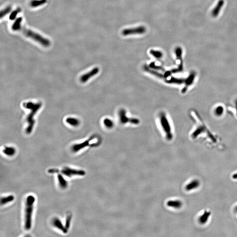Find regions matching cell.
<instances>
[{
	"label": "cell",
	"instance_id": "6da1fadb",
	"mask_svg": "<svg viewBox=\"0 0 237 237\" xmlns=\"http://www.w3.org/2000/svg\"><path fill=\"white\" fill-rule=\"evenodd\" d=\"M23 107L26 109L30 110V112L28 114L26 118V121L27 123V126L26 130V132L27 134H30L33 131L35 124V120L34 119V116L37 113L42 106L41 102H29L23 103Z\"/></svg>",
	"mask_w": 237,
	"mask_h": 237
},
{
	"label": "cell",
	"instance_id": "7a4b0ae2",
	"mask_svg": "<svg viewBox=\"0 0 237 237\" xmlns=\"http://www.w3.org/2000/svg\"><path fill=\"white\" fill-rule=\"evenodd\" d=\"M35 200L34 197L33 195H29L26 199L25 215V228L26 230H30L31 228L32 217Z\"/></svg>",
	"mask_w": 237,
	"mask_h": 237
},
{
	"label": "cell",
	"instance_id": "3957f363",
	"mask_svg": "<svg viewBox=\"0 0 237 237\" xmlns=\"http://www.w3.org/2000/svg\"><path fill=\"white\" fill-rule=\"evenodd\" d=\"M20 30L22 31L23 34L26 36L33 39L35 41L40 43L44 46L49 47L50 45L51 42L49 40L33 31L22 27H21Z\"/></svg>",
	"mask_w": 237,
	"mask_h": 237
},
{
	"label": "cell",
	"instance_id": "277c9868",
	"mask_svg": "<svg viewBox=\"0 0 237 237\" xmlns=\"http://www.w3.org/2000/svg\"><path fill=\"white\" fill-rule=\"evenodd\" d=\"M160 122L161 126L165 133L167 139L169 140H171L173 139V135L171 126L165 113H161L160 114Z\"/></svg>",
	"mask_w": 237,
	"mask_h": 237
},
{
	"label": "cell",
	"instance_id": "5b68a950",
	"mask_svg": "<svg viewBox=\"0 0 237 237\" xmlns=\"http://www.w3.org/2000/svg\"><path fill=\"white\" fill-rule=\"evenodd\" d=\"M60 172L69 178H71L74 176H84L86 174L84 170H77L68 167H65L62 169Z\"/></svg>",
	"mask_w": 237,
	"mask_h": 237
},
{
	"label": "cell",
	"instance_id": "8992f818",
	"mask_svg": "<svg viewBox=\"0 0 237 237\" xmlns=\"http://www.w3.org/2000/svg\"><path fill=\"white\" fill-rule=\"evenodd\" d=\"M146 28L144 26H139L135 28L125 29L122 31V34L125 36L132 35L142 34L145 33Z\"/></svg>",
	"mask_w": 237,
	"mask_h": 237
},
{
	"label": "cell",
	"instance_id": "52a82bcc",
	"mask_svg": "<svg viewBox=\"0 0 237 237\" xmlns=\"http://www.w3.org/2000/svg\"><path fill=\"white\" fill-rule=\"evenodd\" d=\"M99 72V69L98 67L93 68L88 73H86L80 77V80L82 83H85L88 81L90 78L96 75Z\"/></svg>",
	"mask_w": 237,
	"mask_h": 237
},
{
	"label": "cell",
	"instance_id": "ba28073f",
	"mask_svg": "<svg viewBox=\"0 0 237 237\" xmlns=\"http://www.w3.org/2000/svg\"><path fill=\"white\" fill-rule=\"evenodd\" d=\"M94 137H90V138L87 140L81 143L80 144H76L73 145L72 147V150L74 153L79 152L80 150H82L84 148H86L87 146H88L90 144V142L91 140L94 139Z\"/></svg>",
	"mask_w": 237,
	"mask_h": 237
},
{
	"label": "cell",
	"instance_id": "9c48e42d",
	"mask_svg": "<svg viewBox=\"0 0 237 237\" xmlns=\"http://www.w3.org/2000/svg\"><path fill=\"white\" fill-rule=\"evenodd\" d=\"M118 115L120 123L123 124H125L128 123H130L131 118H129L126 115V111L124 109H120L118 113Z\"/></svg>",
	"mask_w": 237,
	"mask_h": 237
},
{
	"label": "cell",
	"instance_id": "30bf717a",
	"mask_svg": "<svg viewBox=\"0 0 237 237\" xmlns=\"http://www.w3.org/2000/svg\"><path fill=\"white\" fill-rule=\"evenodd\" d=\"M52 224L53 226L58 228L59 230L61 231L64 233H66L68 232V230L66 229L65 226H63L61 221L58 218H55L52 220Z\"/></svg>",
	"mask_w": 237,
	"mask_h": 237
},
{
	"label": "cell",
	"instance_id": "8fae6325",
	"mask_svg": "<svg viewBox=\"0 0 237 237\" xmlns=\"http://www.w3.org/2000/svg\"><path fill=\"white\" fill-rule=\"evenodd\" d=\"M200 186V182L198 180H194L191 182L189 183L186 187L185 189L186 191H190L196 189Z\"/></svg>",
	"mask_w": 237,
	"mask_h": 237
},
{
	"label": "cell",
	"instance_id": "7c38bea8",
	"mask_svg": "<svg viewBox=\"0 0 237 237\" xmlns=\"http://www.w3.org/2000/svg\"><path fill=\"white\" fill-rule=\"evenodd\" d=\"M195 74L194 73H192L187 78L186 80L184 81L185 83V87L182 89L183 93L186 92L187 90V88L189 86L191 85L194 81V78H195Z\"/></svg>",
	"mask_w": 237,
	"mask_h": 237
},
{
	"label": "cell",
	"instance_id": "4fadbf2b",
	"mask_svg": "<svg viewBox=\"0 0 237 237\" xmlns=\"http://www.w3.org/2000/svg\"><path fill=\"white\" fill-rule=\"evenodd\" d=\"M224 5V1L223 0H219L218 2L217 6L213 9L212 12V15L213 17H216L219 14L220 10Z\"/></svg>",
	"mask_w": 237,
	"mask_h": 237
},
{
	"label": "cell",
	"instance_id": "5bb4252c",
	"mask_svg": "<svg viewBox=\"0 0 237 237\" xmlns=\"http://www.w3.org/2000/svg\"><path fill=\"white\" fill-rule=\"evenodd\" d=\"M211 215V212L205 211L199 218V222L201 224H204L207 222Z\"/></svg>",
	"mask_w": 237,
	"mask_h": 237
},
{
	"label": "cell",
	"instance_id": "9a60e30c",
	"mask_svg": "<svg viewBox=\"0 0 237 237\" xmlns=\"http://www.w3.org/2000/svg\"><path fill=\"white\" fill-rule=\"evenodd\" d=\"M167 205L170 207L180 209L182 207V203L179 200H170L167 203Z\"/></svg>",
	"mask_w": 237,
	"mask_h": 237
},
{
	"label": "cell",
	"instance_id": "2e32d148",
	"mask_svg": "<svg viewBox=\"0 0 237 237\" xmlns=\"http://www.w3.org/2000/svg\"><path fill=\"white\" fill-rule=\"evenodd\" d=\"M65 121L67 124H69L71 126H74V127L78 126L80 124V121L78 119L73 118V117H68L66 119Z\"/></svg>",
	"mask_w": 237,
	"mask_h": 237
},
{
	"label": "cell",
	"instance_id": "e0dca14e",
	"mask_svg": "<svg viewBox=\"0 0 237 237\" xmlns=\"http://www.w3.org/2000/svg\"><path fill=\"white\" fill-rule=\"evenodd\" d=\"M184 81L185 80H184L183 79H179V78H175L174 77H171V78L165 80V82L167 83L178 84H180L183 83V82L184 83Z\"/></svg>",
	"mask_w": 237,
	"mask_h": 237
},
{
	"label": "cell",
	"instance_id": "ac0fdd59",
	"mask_svg": "<svg viewBox=\"0 0 237 237\" xmlns=\"http://www.w3.org/2000/svg\"><path fill=\"white\" fill-rule=\"evenodd\" d=\"M58 179L60 187L62 189L66 188L68 186V182L60 174H58Z\"/></svg>",
	"mask_w": 237,
	"mask_h": 237
},
{
	"label": "cell",
	"instance_id": "d6986e66",
	"mask_svg": "<svg viewBox=\"0 0 237 237\" xmlns=\"http://www.w3.org/2000/svg\"><path fill=\"white\" fill-rule=\"evenodd\" d=\"M3 152L7 156H11L16 153V150L15 148L12 147H5L3 150Z\"/></svg>",
	"mask_w": 237,
	"mask_h": 237
},
{
	"label": "cell",
	"instance_id": "ffe728a7",
	"mask_svg": "<svg viewBox=\"0 0 237 237\" xmlns=\"http://www.w3.org/2000/svg\"><path fill=\"white\" fill-rule=\"evenodd\" d=\"M22 17H19L17 20H16L13 24L12 26V29L14 31H19L21 28L22 22Z\"/></svg>",
	"mask_w": 237,
	"mask_h": 237
},
{
	"label": "cell",
	"instance_id": "44dd1931",
	"mask_svg": "<svg viewBox=\"0 0 237 237\" xmlns=\"http://www.w3.org/2000/svg\"><path fill=\"white\" fill-rule=\"evenodd\" d=\"M47 0H32L30 2L31 6L32 7H37L45 4Z\"/></svg>",
	"mask_w": 237,
	"mask_h": 237
},
{
	"label": "cell",
	"instance_id": "7402d4cb",
	"mask_svg": "<svg viewBox=\"0 0 237 237\" xmlns=\"http://www.w3.org/2000/svg\"><path fill=\"white\" fill-rule=\"evenodd\" d=\"M14 199V197L12 195L2 197V198H1V205H3L6 204L8 203H10V202L13 201Z\"/></svg>",
	"mask_w": 237,
	"mask_h": 237
},
{
	"label": "cell",
	"instance_id": "603a6c76",
	"mask_svg": "<svg viewBox=\"0 0 237 237\" xmlns=\"http://www.w3.org/2000/svg\"><path fill=\"white\" fill-rule=\"evenodd\" d=\"M150 53L153 56L157 59H160L163 57V54L162 52L160 51L154 50H151L150 51Z\"/></svg>",
	"mask_w": 237,
	"mask_h": 237
},
{
	"label": "cell",
	"instance_id": "cb8c5ba5",
	"mask_svg": "<svg viewBox=\"0 0 237 237\" xmlns=\"http://www.w3.org/2000/svg\"><path fill=\"white\" fill-rule=\"evenodd\" d=\"M103 124L105 127L108 129H112L113 128L114 124L113 121L109 118H105L104 120Z\"/></svg>",
	"mask_w": 237,
	"mask_h": 237
},
{
	"label": "cell",
	"instance_id": "d4e9b609",
	"mask_svg": "<svg viewBox=\"0 0 237 237\" xmlns=\"http://www.w3.org/2000/svg\"><path fill=\"white\" fill-rule=\"evenodd\" d=\"M144 70H145L147 71V72L150 73V74H152L155 76H157V77H159V78H163V75L158 73V72H155V71L153 70H151L150 68H148V67H144Z\"/></svg>",
	"mask_w": 237,
	"mask_h": 237
},
{
	"label": "cell",
	"instance_id": "484cf974",
	"mask_svg": "<svg viewBox=\"0 0 237 237\" xmlns=\"http://www.w3.org/2000/svg\"><path fill=\"white\" fill-rule=\"evenodd\" d=\"M21 9L20 8H18L12 11L9 16V19L11 20H15L17 15L20 12Z\"/></svg>",
	"mask_w": 237,
	"mask_h": 237
},
{
	"label": "cell",
	"instance_id": "4316f807",
	"mask_svg": "<svg viewBox=\"0 0 237 237\" xmlns=\"http://www.w3.org/2000/svg\"><path fill=\"white\" fill-rule=\"evenodd\" d=\"M72 219V215L70 213H69L67 215L66 217V220H65V227L66 229L68 230L70 225L71 221Z\"/></svg>",
	"mask_w": 237,
	"mask_h": 237
},
{
	"label": "cell",
	"instance_id": "83f0119b",
	"mask_svg": "<svg viewBox=\"0 0 237 237\" xmlns=\"http://www.w3.org/2000/svg\"><path fill=\"white\" fill-rule=\"evenodd\" d=\"M11 10V7L10 6L7 7L5 8L4 9L2 10L1 11V14H0V16H1V18H2L4 17L5 15L8 14L10 11Z\"/></svg>",
	"mask_w": 237,
	"mask_h": 237
},
{
	"label": "cell",
	"instance_id": "f1b7e54d",
	"mask_svg": "<svg viewBox=\"0 0 237 237\" xmlns=\"http://www.w3.org/2000/svg\"><path fill=\"white\" fill-rule=\"evenodd\" d=\"M182 51L180 47H178L175 49V54H176L177 58L179 60H182Z\"/></svg>",
	"mask_w": 237,
	"mask_h": 237
},
{
	"label": "cell",
	"instance_id": "f546056e",
	"mask_svg": "<svg viewBox=\"0 0 237 237\" xmlns=\"http://www.w3.org/2000/svg\"><path fill=\"white\" fill-rule=\"evenodd\" d=\"M223 112V109L222 106H219L217 107L215 109V113L218 116H220L222 114Z\"/></svg>",
	"mask_w": 237,
	"mask_h": 237
},
{
	"label": "cell",
	"instance_id": "4dcf8cb0",
	"mask_svg": "<svg viewBox=\"0 0 237 237\" xmlns=\"http://www.w3.org/2000/svg\"><path fill=\"white\" fill-rule=\"evenodd\" d=\"M150 68L155 69V70H163V69L162 67H160V66L156 65H155V63L154 62L151 63V64H150Z\"/></svg>",
	"mask_w": 237,
	"mask_h": 237
},
{
	"label": "cell",
	"instance_id": "1f68e13d",
	"mask_svg": "<svg viewBox=\"0 0 237 237\" xmlns=\"http://www.w3.org/2000/svg\"><path fill=\"white\" fill-rule=\"evenodd\" d=\"M232 178L234 180L237 179V173L234 174L232 175Z\"/></svg>",
	"mask_w": 237,
	"mask_h": 237
},
{
	"label": "cell",
	"instance_id": "d6a6232c",
	"mask_svg": "<svg viewBox=\"0 0 237 237\" xmlns=\"http://www.w3.org/2000/svg\"><path fill=\"white\" fill-rule=\"evenodd\" d=\"M234 210H235V212H236V213H237V206L235 208V209H234Z\"/></svg>",
	"mask_w": 237,
	"mask_h": 237
},
{
	"label": "cell",
	"instance_id": "836d02e7",
	"mask_svg": "<svg viewBox=\"0 0 237 237\" xmlns=\"http://www.w3.org/2000/svg\"><path fill=\"white\" fill-rule=\"evenodd\" d=\"M236 107H237V108H236V109H237V102H236Z\"/></svg>",
	"mask_w": 237,
	"mask_h": 237
}]
</instances>
